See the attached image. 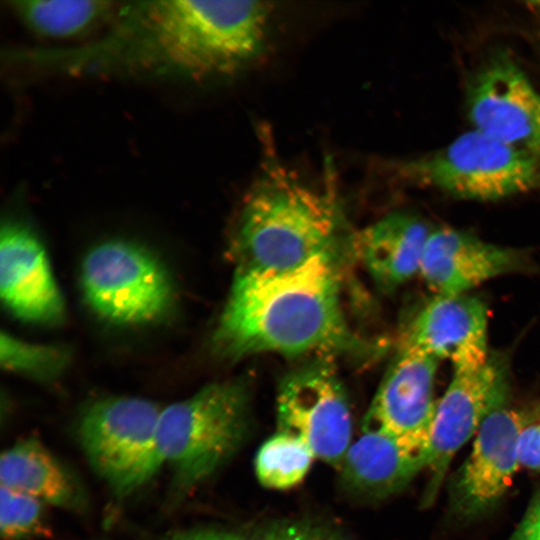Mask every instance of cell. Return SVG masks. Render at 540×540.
<instances>
[{"label":"cell","instance_id":"5b68a950","mask_svg":"<svg viewBox=\"0 0 540 540\" xmlns=\"http://www.w3.org/2000/svg\"><path fill=\"white\" fill-rule=\"evenodd\" d=\"M407 180L465 200L497 201L540 188V162L476 129L399 166Z\"/></svg>","mask_w":540,"mask_h":540},{"label":"cell","instance_id":"3957f363","mask_svg":"<svg viewBox=\"0 0 540 540\" xmlns=\"http://www.w3.org/2000/svg\"><path fill=\"white\" fill-rule=\"evenodd\" d=\"M330 176L317 188L266 159L236 218V271H284L330 254L342 218Z\"/></svg>","mask_w":540,"mask_h":540},{"label":"cell","instance_id":"9a60e30c","mask_svg":"<svg viewBox=\"0 0 540 540\" xmlns=\"http://www.w3.org/2000/svg\"><path fill=\"white\" fill-rule=\"evenodd\" d=\"M402 345L450 360L453 370L478 367L490 356L487 305L467 293L436 295L410 324Z\"/></svg>","mask_w":540,"mask_h":540},{"label":"cell","instance_id":"8fae6325","mask_svg":"<svg viewBox=\"0 0 540 540\" xmlns=\"http://www.w3.org/2000/svg\"><path fill=\"white\" fill-rule=\"evenodd\" d=\"M473 129L528 153L540 162V93L504 57L476 76L468 93Z\"/></svg>","mask_w":540,"mask_h":540},{"label":"cell","instance_id":"603a6c76","mask_svg":"<svg viewBox=\"0 0 540 540\" xmlns=\"http://www.w3.org/2000/svg\"><path fill=\"white\" fill-rule=\"evenodd\" d=\"M262 540H345L336 531L308 521H287L267 529Z\"/></svg>","mask_w":540,"mask_h":540},{"label":"cell","instance_id":"d4e9b609","mask_svg":"<svg viewBox=\"0 0 540 540\" xmlns=\"http://www.w3.org/2000/svg\"><path fill=\"white\" fill-rule=\"evenodd\" d=\"M508 540H540V494L532 500Z\"/></svg>","mask_w":540,"mask_h":540},{"label":"cell","instance_id":"277c9868","mask_svg":"<svg viewBox=\"0 0 540 540\" xmlns=\"http://www.w3.org/2000/svg\"><path fill=\"white\" fill-rule=\"evenodd\" d=\"M248 403L245 384L223 381L162 408L159 448L178 491L196 487L238 451L248 433Z\"/></svg>","mask_w":540,"mask_h":540},{"label":"cell","instance_id":"7402d4cb","mask_svg":"<svg viewBox=\"0 0 540 540\" xmlns=\"http://www.w3.org/2000/svg\"><path fill=\"white\" fill-rule=\"evenodd\" d=\"M0 532L5 540H24L45 531L44 503L0 486Z\"/></svg>","mask_w":540,"mask_h":540},{"label":"cell","instance_id":"30bf717a","mask_svg":"<svg viewBox=\"0 0 540 540\" xmlns=\"http://www.w3.org/2000/svg\"><path fill=\"white\" fill-rule=\"evenodd\" d=\"M438 362L424 352L402 345L376 391L363 430L388 434L428 461L437 407L434 381Z\"/></svg>","mask_w":540,"mask_h":540},{"label":"cell","instance_id":"d6986e66","mask_svg":"<svg viewBox=\"0 0 540 540\" xmlns=\"http://www.w3.org/2000/svg\"><path fill=\"white\" fill-rule=\"evenodd\" d=\"M123 2L107 0H13L7 5L33 35L49 40L86 38L116 20Z\"/></svg>","mask_w":540,"mask_h":540},{"label":"cell","instance_id":"9c48e42d","mask_svg":"<svg viewBox=\"0 0 540 540\" xmlns=\"http://www.w3.org/2000/svg\"><path fill=\"white\" fill-rule=\"evenodd\" d=\"M507 388L504 361L494 355L478 367L453 370L449 386L437 402L432 424L424 506L437 497L455 453L477 432L486 416L505 403Z\"/></svg>","mask_w":540,"mask_h":540},{"label":"cell","instance_id":"ba28073f","mask_svg":"<svg viewBox=\"0 0 540 540\" xmlns=\"http://www.w3.org/2000/svg\"><path fill=\"white\" fill-rule=\"evenodd\" d=\"M279 432L300 438L315 458L339 470L351 445L352 420L344 389L327 362L289 374L276 401Z\"/></svg>","mask_w":540,"mask_h":540},{"label":"cell","instance_id":"7c38bea8","mask_svg":"<svg viewBox=\"0 0 540 540\" xmlns=\"http://www.w3.org/2000/svg\"><path fill=\"white\" fill-rule=\"evenodd\" d=\"M524 426L521 413L505 403L483 420L473 449L451 485V504L458 515L480 516L504 496L519 466L518 438Z\"/></svg>","mask_w":540,"mask_h":540},{"label":"cell","instance_id":"cb8c5ba5","mask_svg":"<svg viewBox=\"0 0 540 540\" xmlns=\"http://www.w3.org/2000/svg\"><path fill=\"white\" fill-rule=\"evenodd\" d=\"M519 465L540 470V422L525 425L518 438Z\"/></svg>","mask_w":540,"mask_h":540},{"label":"cell","instance_id":"e0dca14e","mask_svg":"<svg viewBox=\"0 0 540 540\" xmlns=\"http://www.w3.org/2000/svg\"><path fill=\"white\" fill-rule=\"evenodd\" d=\"M431 231L416 216L391 213L363 229L356 246L370 276L392 289L419 273Z\"/></svg>","mask_w":540,"mask_h":540},{"label":"cell","instance_id":"52a82bcc","mask_svg":"<svg viewBox=\"0 0 540 540\" xmlns=\"http://www.w3.org/2000/svg\"><path fill=\"white\" fill-rule=\"evenodd\" d=\"M81 284L90 307L117 324H143L162 317L173 300L164 265L147 249L123 240L98 244L85 256Z\"/></svg>","mask_w":540,"mask_h":540},{"label":"cell","instance_id":"4fadbf2b","mask_svg":"<svg viewBox=\"0 0 540 540\" xmlns=\"http://www.w3.org/2000/svg\"><path fill=\"white\" fill-rule=\"evenodd\" d=\"M533 267L528 252L452 228L432 230L419 274L436 295H460L493 278Z\"/></svg>","mask_w":540,"mask_h":540},{"label":"cell","instance_id":"484cf974","mask_svg":"<svg viewBox=\"0 0 540 540\" xmlns=\"http://www.w3.org/2000/svg\"><path fill=\"white\" fill-rule=\"evenodd\" d=\"M164 540H250L238 534L210 528H198L175 532Z\"/></svg>","mask_w":540,"mask_h":540},{"label":"cell","instance_id":"2e32d148","mask_svg":"<svg viewBox=\"0 0 540 540\" xmlns=\"http://www.w3.org/2000/svg\"><path fill=\"white\" fill-rule=\"evenodd\" d=\"M427 464L426 457L407 450L388 434L363 430L348 448L339 472L351 494L379 500L400 492Z\"/></svg>","mask_w":540,"mask_h":540},{"label":"cell","instance_id":"8992f818","mask_svg":"<svg viewBox=\"0 0 540 540\" xmlns=\"http://www.w3.org/2000/svg\"><path fill=\"white\" fill-rule=\"evenodd\" d=\"M162 408L132 396L93 402L79 422L82 450L97 475L118 497L147 484L164 465L158 442Z\"/></svg>","mask_w":540,"mask_h":540},{"label":"cell","instance_id":"ac0fdd59","mask_svg":"<svg viewBox=\"0 0 540 540\" xmlns=\"http://www.w3.org/2000/svg\"><path fill=\"white\" fill-rule=\"evenodd\" d=\"M0 486L66 510H79L84 505L76 480L35 437L19 440L3 451Z\"/></svg>","mask_w":540,"mask_h":540},{"label":"cell","instance_id":"7a4b0ae2","mask_svg":"<svg viewBox=\"0 0 540 540\" xmlns=\"http://www.w3.org/2000/svg\"><path fill=\"white\" fill-rule=\"evenodd\" d=\"M330 254L284 271H236L215 343L233 359L298 355L350 344Z\"/></svg>","mask_w":540,"mask_h":540},{"label":"cell","instance_id":"5bb4252c","mask_svg":"<svg viewBox=\"0 0 540 540\" xmlns=\"http://www.w3.org/2000/svg\"><path fill=\"white\" fill-rule=\"evenodd\" d=\"M0 294L8 310L24 321L55 324L64 317V301L44 247L17 222L1 227Z\"/></svg>","mask_w":540,"mask_h":540},{"label":"cell","instance_id":"44dd1931","mask_svg":"<svg viewBox=\"0 0 540 540\" xmlns=\"http://www.w3.org/2000/svg\"><path fill=\"white\" fill-rule=\"evenodd\" d=\"M67 361V353L58 347L1 333L0 362L9 371L37 379H50L63 370Z\"/></svg>","mask_w":540,"mask_h":540},{"label":"cell","instance_id":"6da1fadb","mask_svg":"<svg viewBox=\"0 0 540 540\" xmlns=\"http://www.w3.org/2000/svg\"><path fill=\"white\" fill-rule=\"evenodd\" d=\"M268 17L267 3L254 0L123 2L111 32L85 56L98 68L196 79L231 74L262 48Z\"/></svg>","mask_w":540,"mask_h":540},{"label":"cell","instance_id":"ffe728a7","mask_svg":"<svg viewBox=\"0 0 540 540\" xmlns=\"http://www.w3.org/2000/svg\"><path fill=\"white\" fill-rule=\"evenodd\" d=\"M314 458V453L304 441L278 431L261 445L256 454V476L266 488L290 489L303 481Z\"/></svg>","mask_w":540,"mask_h":540}]
</instances>
